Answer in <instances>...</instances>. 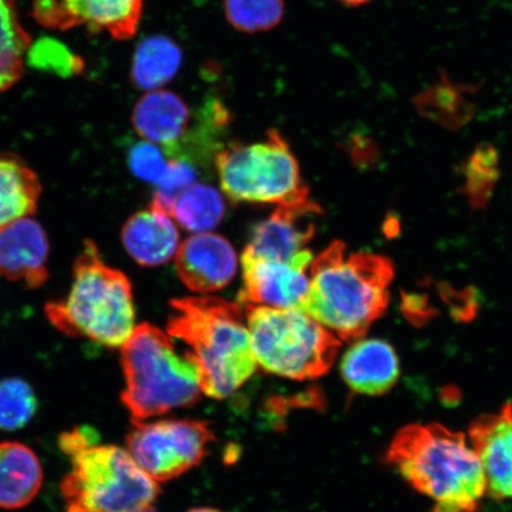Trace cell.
<instances>
[{"instance_id":"cell-13","label":"cell","mask_w":512,"mask_h":512,"mask_svg":"<svg viewBox=\"0 0 512 512\" xmlns=\"http://www.w3.org/2000/svg\"><path fill=\"white\" fill-rule=\"evenodd\" d=\"M176 270L183 284L197 293L221 290L238 270V256L223 236L202 233L179 246Z\"/></svg>"},{"instance_id":"cell-3","label":"cell","mask_w":512,"mask_h":512,"mask_svg":"<svg viewBox=\"0 0 512 512\" xmlns=\"http://www.w3.org/2000/svg\"><path fill=\"white\" fill-rule=\"evenodd\" d=\"M170 336L182 339L200 370L202 392L226 399L255 373L251 334L240 307L217 297L172 300Z\"/></svg>"},{"instance_id":"cell-9","label":"cell","mask_w":512,"mask_h":512,"mask_svg":"<svg viewBox=\"0 0 512 512\" xmlns=\"http://www.w3.org/2000/svg\"><path fill=\"white\" fill-rule=\"evenodd\" d=\"M208 428L190 420L138 424L127 437V452L151 478L168 480L201 462L210 441Z\"/></svg>"},{"instance_id":"cell-23","label":"cell","mask_w":512,"mask_h":512,"mask_svg":"<svg viewBox=\"0 0 512 512\" xmlns=\"http://www.w3.org/2000/svg\"><path fill=\"white\" fill-rule=\"evenodd\" d=\"M224 213L226 207L220 192L196 183L177 198L170 216L189 232L202 234L219 226Z\"/></svg>"},{"instance_id":"cell-18","label":"cell","mask_w":512,"mask_h":512,"mask_svg":"<svg viewBox=\"0 0 512 512\" xmlns=\"http://www.w3.org/2000/svg\"><path fill=\"white\" fill-rule=\"evenodd\" d=\"M42 482V466L34 451L15 441L0 443V508L25 507L36 497Z\"/></svg>"},{"instance_id":"cell-32","label":"cell","mask_w":512,"mask_h":512,"mask_svg":"<svg viewBox=\"0 0 512 512\" xmlns=\"http://www.w3.org/2000/svg\"><path fill=\"white\" fill-rule=\"evenodd\" d=\"M401 310L409 322L416 326L424 325L437 316V310L428 302L425 294L403 293Z\"/></svg>"},{"instance_id":"cell-26","label":"cell","mask_w":512,"mask_h":512,"mask_svg":"<svg viewBox=\"0 0 512 512\" xmlns=\"http://www.w3.org/2000/svg\"><path fill=\"white\" fill-rule=\"evenodd\" d=\"M37 399L29 383L21 379L0 381V430L17 431L37 412Z\"/></svg>"},{"instance_id":"cell-28","label":"cell","mask_w":512,"mask_h":512,"mask_svg":"<svg viewBox=\"0 0 512 512\" xmlns=\"http://www.w3.org/2000/svg\"><path fill=\"white\" fill-rule=\"evenodd\" d=\"M197 171L190 160L171 158L168 169L156 184L151 206L171 214L177 198L196 184Z\"/></svg>"},{"instance_id":"cell-31","label":"cell","mask_w":512,"mask_h":512,"mask_svg":"<svg viewBox=\"0 0 512 512\" xmlns=\"http://www.w3.org/2000/svg\"><path fill=\"white\" fill-rule=\"evenodd\" d=\"M441 297L450 305L451 313L458 320H471L476 316L478 300L476 291L467 288L464 291H456L450 285L439 287Z\"/></svg>"},{"instance_id":"cell-21","label":"cell","mask_w":512,"mask_h":512,"mask_svg":"<svg viewBox=\"0 0 512 512\" xmlns=\"http://www.w3.org/2000/svg\"><path fill=\"white\" fill-rule=\"evenodd\" d=\"M41 183L34 171L14 156H0V230L35 213Z\"/></svg>"},{"instance_id":"cell-16","label":"cell","mask_w":512,"mask_h":512,"mask_svg":"<svg viewBox=\"0 0 512 512\" xmlns=\"http://www.w3.org/2000/svg\"><path fill=\"white\" fill-rule=\"evenodd\" d=\"M341 373L354 392L379 396L398 382L400 361L392 345L382 339H360L345 352Z\"/></svg>"},{"instance_id":"cell-22","label":"cell","mask_w":512,"mask_h":512,"mask_svg":"<svg viewBox=\"0 0 512 512\" xmlns=\"http://www.w3.org/2000/svg\"><path fill=\"white\" fill-rule=\"evenodd\" d=\"M31 38L18 21L15 0H0V93L24 74Z\"/></svg>"},{"instance_id":"cell-14","label":"cell","mask_w":512,"mask_h":512,"mask_svg":"<svg viewBox=\"0 0 512 512\" xmlns=\"http://www.w3.org/2000/svg\"><path fill=\"white\" fill-rule=\"evenodd\" d=\"M132 124L143 140L163 147L170 158H181L190 130L191 111L182 98L166 89L147 92L132 113Z\"/></svg>"},{"instance_id":"cell-24","label":"cell","mask_w":512,"mask_h":512,"mask_svg":"<svg viewBox=\"0 0 512 512\" xmlns=\"http://www.w3.org/2000/svg\"><path fill=\"white\" fill-rule=\"evenodd\" d=\"M465 196L473 209H483L491 200L498 182L499 156L494 146L480 144L463 166Z\"/></svg>"},{"instance_id":"cell-27","label":"cell","mask_w":512,"mask_h":512,"mask_svg":"<svg viewBox=\"0 0 512 512\" xmlns=\"http://www.w3.org/2000/svg\"><path fill=\"white\" fill-rule=\"evenodd\" d=\"M25 57L29 67L64 79L80 75L85 69V61L80 56L51 37H42L34 44L31 43Z\"/></svg>"},{"instance_id":"cell-11","label":"cell","mask_w":512,"mask_h":512,"mask_svg":"<svg viewBox=\"0 0 512 512\" xmlns=\"http://www.w3.org/2000/svg\"><path fill=\"white\" fill-rule=\"evenodd\" d=\"M469 440L485 476L486 495L512 503V405L472 421Z\"/></svg>"},{"instance_id":"cell-19","label":"cell","mask_w":512,"mask_h":512,"mask_svg":"<svg viewBox=\"0 0 512 512\" xmlns=\"http://www.w3.org/2000/svg\"><path fill=\"white\" fill-rule=\"evenodd\" d=\"M62 9L76 27L106 31L115 40H130L142 21L144 0H62Z\"/></svg>"},{"instance_id":"cell-15","label":"cell","mask_w":512,"mask_h":512,"mask_svg":"<svg viewBox=\"0 0 512 512\" xmlns=\"http://www.w3.org/2000/svg\"><path fill=\"white\" fill-rule=\"evenodd\" d=\"M49 242L40 223L31 217L0 230V275L40 287L48 279Z\"/></svg>"},{"instance_id":"cell-33","label":"cell","mask_w":512,"mask_h":512,"mask_svg":"<svg viewBox=\"0 0 512 512\" xmlns=\"http://www.w3.org/2000/svg\"><path fill=\"white\" fill-rule=\"evenodd\" d=\"M336 2L345 6H350V8H356V6H362L369 3L370 0H336Z\"/></svg>"},{"instance_id":"cell-17","label":"cell","mask_w":512,"mask_h":512,"mask_svg":"<svg viewBox=\"0 0 512 512\" xmlns=\"http://www.w3.org/2000/svg\"><path fill=\"white\" fill-rule=\"evenodd\" d=\"M123 242L127 253L139 265L157 267L176 256L179 233L169 214L151 206L138 211L125 223Z\"/></svg>"},{"instance_id":"cell-20","label":"cell","mask_w":512,"mask_h":512,"mask_svg":"<svg viewBox=\"0 0 512 512\" xmlns=\"http://www.w3.org/2000/svg\"><path fill=\"white\" fill-rule=\"evenodd\" d=\"M183 64V51L164 35L146 37L134 51L131 80L140 91L162 89L174 80Z\"/></svg>"},{"instance_id":"cell-2","label":"cell","mask_w":512,"mask_h":512,"mask_svg":"<svg viewBox=\"0 0 512 512\" xmlns=\"http://www.w3.org/2000/svg\"><path fill=\"white\" fill-rule=\"evenodd\" d=\"M387 462L430 499L431 512H477L486 495L482 465L470 440L435 422L401 428Z\"/></svg>"},{"instance_id":"cell-12","label":"cell","mask_w":512,"mask_h":512,"mask_svg":"<svg viewBox=\"0 0 512 512\" xmlns=\"http://www.w3.org/2000/svg\"><path fill=\"white\" fill-rule=\"evenodd\" d=\"M322 208L307 200L277 210L253 230L247 249L259 258L292 262L303 255L316 232Z\"/></svg>"},{"instance_id":"cell-4","label":"cell","mask_w":512,"mask_h":512,"mask_svg":"<svg viewBox=\"0 0 512 512\" xmlns=\"http://www.w3.org/2000/svg\"><path fill=\"white\" fill-rule=\"evenodd\" d=\"M46 313L63 334L107 348L123 347L136 329L130 280L102 261L92 241H86L76 259L67 298L49 303Z\"/></svg>"},{"instance_id":"cell-6","label":"cell","mask_w":512,"mask_h":512,"mask_svg":"<svg viewBox=\"0 0 512 512\" xmlns=\"http://www.w3.org/2000/svg\"><path fill=\"white\" fill-rule=\"evenodd\" d=\"M61 483L66 512H143L159 494L155 479L118 446L89 444L67 454Z\"/></svg>"},{"instance_id":"cell-30","label":"cell","mask_w":512,"mask_h":512,"mask_svg":"<svg viewBox=\"0 0 512 512\" xmlns=\"http://www.w3.org/2000/svg\"><path fill=\"white\" fill-rule=\"evenodd\" d=\"M32 16L49 29L69 30L76 27L73 19L63 11L59 0H32Z\"/></svg>"},{"instance_id":"cell-1","label":"cell","mask_w":512,"mask_h":512,"mask_svg":"<svg viewBox=\"0 0 512 512\" xmlns=\"http://www.w3.org/2000/svg\"><path fill=\"white\" fill-rule=\"evenodd\" d=\"M393 278L394 267L386 256L347 255L343 242H332L312 261L310 290L300 311L339 341H360L386 313Z\"/></svg>"},{"instance_id":"cell-7","label":"cell","mask_w":512,"mask_h":512,"mask_svg":"<svg viewBox=\"0 0 512 512\" xmlns=\"http://www.w3.org/2000/svg\"><path fill=\"white\" fill-rule=\"evenodd\" d=\"M246 318L258 366L291 380L322 376L341 341L307 313L247 304Z\"/></svg>"},{"instance_id":"cell-10","label":"cell","mask_w":512,"mask_h":512,"mask_svg":"<svg viewBox=\"0 0 512 512\" xmlns=\"http://www.w3.org/2000/svg\"><path fill=\"white\" fill-rule=\"evenodd\" d=\"M313 255L306 251L292 262L259 258L245 249L242 254L243 290L240 299L245 304L273 309H302L310 290L306 274Z\"/></svg>"},{"instance_id":"cell-25","label":"cell","mask_w":512,"mask_h":512,"mask_svg":"<svg viewBox=\"0 0 512 512\" xmlns=\"http://www.w3.org/2000/svg\"><path fill=\"white\" fill-rule=\"evenodd\" d=\"M224 15L235 30L259 34L277 28L285 15V0H223Z\"/></svg>"},{"instance_id":"cell-29","label":"cell","mask_w":512,"mask_h":512,"mask_svg":"<svg viewBox=\"0 0 512 512\" xmlns=\"http://www.w3.org/2000/svg\"><path fill=\"white\" fill-rule=\"evenodd\" d=\"M170 159L163 147L142 140L128 151L127 163L134 176L157 184L168 169Z\"/></svg>"},{"instance_id":"cell-34","label":"cell","mask_w":512,"mask_h":512,"mask_svg":"<svg viewBox=\"0 0 512 512\" xmlns=\"http://www.w3.org/2000/svg\"><path fill=\"white\" fill-rule=\"evenodd\" d=\"M189 512H220V511H217V510L211 509V508H197V509H192Z\"/></svg>"},{"instance_id":"cell-5","label":"cell","mask_w":512,"mask_h":512,"mask_svg":"<svg viewBox=\"0 0 512 512\" xmlns=\"http://www.w3.org/2000/svg\"><path fill=\"white\" fill-rule=\"evenodd\" d=\"M126 387L121 395L134 421L194 403L202 392L200 370L189 352L179 354L169 335L150 324L134 329L121 347Z\"/></svg>"},{"instance_id":"cell-8","label":"cell","mask_w":512,"mask_h":512,"mask_svg":"<svg viewBox=\"0 0 512 512\" xmlns=\"http://www.w3.org/2000/svg\"><path fill=\"white\" fill-rule=\"evenodd\" d=\"M221 188L230 200L292 206L309 200L296 157L277 130L253 144L233 143L215 158Z\"/></svg>"},{"instance_id":"cell-35","label":"cell","mask_w":512,"mask_h":512,"mask_svg":"<svg viewBox=\"0 0 512 512\" xmlns=\"http://www.w3.org/2000/svg\"><path fill=\"white\" fill-rule=\"evenodd\" d=\"M143 512H157V511L152 510V509L150 508V509H147V510H145V511H143Z\"/></svg>"}]
</instances>
